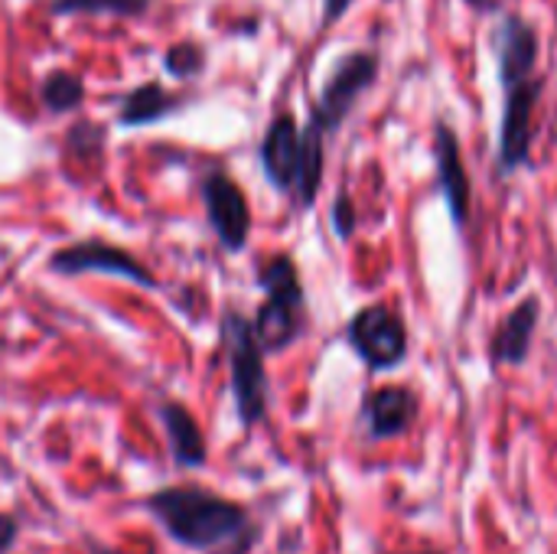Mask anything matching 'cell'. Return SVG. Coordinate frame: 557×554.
<instances>
[{
  "instance_id": "obj_1",
  "label": "cell",
  "mask_w": 557,
  "mask_h": 554,
  "mask_svg": "<svg viewBox=\"0 0 557 554\" xmlns=\"http://www.w3.org/2000/svg\"><path fill=\"white\" fill-rule=\"evenodd\" d=\"M150 509L189 549H235L248 535L245 509L202 490H163L150 500Z\"/></svg>"
},
{
  "instance_id": "obj_12",
  "label": "cell",
  "mask_w": 557,
  "mask_h": 554,
  "mask_svg": "<svg viewBox=\"0 0 557 554\" xmlns=\"http://www.w3.org/2000/svg\"><path fill=\"white\" fill-rule=\"evenodd\" d=\"M414 415H418V398L401 385L379 389L366 398V428L375 441L405 434L411 428Z\"/></svg>"
},
{
  "instance_id": "obj_4",
  "label": "cell",
  "mask_w": 557,
  "mask_h": 554,
  "mask_svg": "<svg viewBox=\"0 0 557 554\" xmlns=\"http://www.w3.org/2000/svg\"><path fill=\"white\" fill-rule=\"evenodd\" d=\"M379 78V56L375 52H346L326 75L323 82V91L313 104V114L310 121L330 134L336 131L349 111L356 108V101L372 88V82Z\"/></svg>"
},
{
  "instance_id": "obj_21",
  "label": "cell",
  "mask_w": 557,
  "mask_h": 554,
  "mask_svg": "<svg viewBox=\"0 0 557 554\" xmlns=\"http://www.w3.org/2000/svg\"><path fill=\"white\" fill-rule=\"evenodd\" d=\"M13 535H16V526H13V519L0 516V552H7V549H10Z\"/></svg>"
},
{
  "instance_id": "obj_22",
  "label": "cell",
  "mask_w": 557,
  "mask_h": 554,
  "mask_svg": "<svg viewBox=\"0 0 557 554\" xmlns=\"http://www.w3.org/2000/svg\"><path fill=\"white\" fill-rule=\"evenodd\" d=\"M467 3H470L473 10H483V13H490V10H499L506 0H467Z\"/></svg>"
},
{
  "instance_id": "obj_6",
  "label": "cell",
  "mask_w": 557,
  "mask_h": 554,
  "mask_svg": "<svg viewBox=\"0 0 557 554\" xmlns=\"http://www.w3.org/2000/svg\"><path fill=\"white\" fill-rule=\"evenodd\" d=\"M349 346L356 349V356L369 369H375V372L395 369L408 356V330H405V320L395 310L382 307V304L362 307L352 317V323H349Z\"/></svg>"
},
{
  "instance_id": "obj_20",
  "label": "cell",
  "mask_w": 557,
  "mask_h": 554,
  "mask_svg": "<svg viewBox=\"0 0 557 554\" xmlns=\"http://www.w3.org/2000/svg\"><path fill=\"white\" fill-rule=\"evenodd\" d=\"M352 7V0H323V23H336L346 10Z\"/></svg>"
},
{
  "instance_id": "obj_7",
  "label": "cell",
  "mask_w": 557,
  "mask_h": 554,
  "mask_svg": "<svg viewBox=\"0 0 557 554\" xmlns=\"http://www.w3.org/2000/svg\"><path fill=\"white\" fill-rule=\"evenodd\" d=\"M49 268L59 271V274L101 271V274H114V278L144 284V287H157V278L137 258H131L127 251H121L114 245H104V242H78V245H69V248H62V251L52 255Z\"/></svg>"
},
{
  "instance_id": "obj_15",
  "label": "cell",
  "mask_w": 557,
  "mask_h": 554,
  "mask_svg": "<svg viewBox=\"0 0 557 554\" xmlns=\"http://www.w3.org/2000/svg\"><path fill=\"white\" fill-rule=\"evenodd\" d=\"M173 95L163 91L157 82L150 85H140L137 91H131V98L124 101V111H121V124H150L163 114H170L173 108Z\"/></svg>"
},
{
  "instance_id": "obj_19",
  "label": "cell",
  "mask_w": 557,
  "mask_h": 554,
  "mask_svg": "<svg viewBox=\"0 0 557 554\" xmlns=\"http://www.w3.org/2000/svg\"><path fill=\"white\" fill-rule=\"evenodd\" d=\"M333 225H336L339 238H352V232H356V209L346 193H339V199L333 206Z\"/></svg>"
},
{
  "instance_id": "obj_9",
  "label": "cell",
  "mask_w": 557,
  "mask_h": 554,
  "mask_svg": "<svg viewBox=\"0 0 557 554\" xmlns=\"http://www.w3.org/2000/svg\"><path fill=\"white\" fill-rule=\"evenodd\" d=\"M202 196H206L209 222H212L215 235L222 238V245L228 251L245 248L248 232H251V209H248V199L238 189V183H232L225 173H209L202 183Z\"/></svg>"
},
{
  "instance_id": "obj_17",
  "label": "cell",
  "mask_w": 557,
  "mask_h": 554,
  "mask_svg": "<svg viewBox=\"0 0 557 554\" xmlns=\"http://www.w3.org/2000/svg\"><path fill=\"white\" fill-rule=\"evenodd\" d=\"M42 101L52 111H69L82 101V82L69 72H52L42 85Z\"/></svg>"
},
{
  "instance_id": "obj_3",
  "label": "cell",
  "mask_w": 557,
  "mask_h": 554,
  "mask_svg": "<svg viewBox=\"0 0 557 554\" xmlns=\"http://www.w3.org/2000/svg\"><path fill=\"white\" fill-rule=\"evenodd\" d=\"M225 340H228V362H232V389L235 405L245 424H255L264 418L268 408V376L261 359V343L255 336V323H248L238 313L225 317Z\"/></svg>"
},
{
  "instance_id": "obj_18",
  "label": "cell",
  "mask_w": 557,
  "mask_h": 554,
  "mask_svg": "<svg viewBox=\"0 0 557 554\" xmlns=\"http://www.w3.org/2000/svg\"><path fill=\"white\" fill-rule=\"evenodd\" d=\"M166 65H170V72H173V75H180V78L196 75V72L202 69V52H199L196 46H189V42L173 46V49H170V56H166Z\"/></svg>"
},
{
  "instance_id": "obj_10",
  "label": "cell",
  "mask_w": 557,
  "mask_h": 554,
  "mask_svg": "<svg viewBox=\"0 0 557 554\" xmlns=\"http://www.w3.org/2000/svg\"><path fill=\"white\" fill-rule=\"evenodd\" d=\"M261 167L277 189L294 193L297 170H300V127L290 114H277L271 121L261 144Z\"/></svg>"
},
{
  "instance_id": "obj_8",
  "label": "cell",
  "mask_w": 557,
  "mask_h": 554,
  "mask_svg": "<svg viewBox=\"0 0 557 554\" xmlns=\"http://www.w3.org/2000/svg\"><path fill=\"white\" fill-rule=\"evenodd\" d=\"M434 163H437V189L450 209V219L457 229L470 219V173L463 163L460 137L447 121L434 124Z\"/></svg>"
},
{
  "instance_id": "obj_5",
  "label": "cell",
  "mask_w": 557,
  "mask_h": 554,
  "mask_svg": "<svg viewBox=\"0 0 557 554\" xmlns=\"http://www.w3.org/2000/svg\"><path fill=\"white\" fill-rule=\"evenodd\" d=\"M542 75H522L506 78V104H503V124H499V170L512 173L529 163L532 153V124H535V104L542 98Z\"/></svg>"
},
{
  "instance_id": "obj_2",
  "label": "cell",
  "mask_w": 557,
  "mask_h": 554,
  "mask_svg": "<svg viewBox=\"0 0 557 554\" xmlns=\"http://www.w3.org/2000/svg\"><path fill=\"white\" fill-rule=\"evenodd\" d=\"M258 281L268 291V300L258 310L255 336H258L261 349L277 353V349L290 346L300 336V330H304V287H300V274H297L290 258L277 255V258H271V264H264Z\"/></svg>"
},
{
  "instance_id": "obj_11",
  "label": "cell",
  "mask_w": 557,
  "mask_h": 554,
  "mask_svg": "<svg viewBox=\"0 0 557 554\" xmlns=\"http://www.w3.org/2000/svg\"><path fill=\"white\" fill-rule=\"evenodd\" d=\"M542 320V300L539 297H525L519 307H512L506 313V320L499 323L493 343H490V356L496 366H522L532 353V340Z\"/></svg>"
},
{
  "instance_id": "obj_13",
  "label": "cell",
  "mask_w": 557,
  "mask_h": 554,
  "mask_svg": "<svg viewBox=\"0 0 557 554\" xmlns=\"http://www.w3.org/2000/svg\"><path fill=\"white\" fill-rule=\"evenodd\" d=\"M323 131L310 121L300 131V170H297V183L294 193L304 206H310L317 199L320 180H323Z\"/></svg>"
},
{
  "instance_id": "obj_16",
  "label": "cell",
  "mask_w": 557,
  "mask_h": 554,
  "mask_svg": "<svg viewBox=\"0 0 557 554\" xmlns=\"http://www.w3.org/2000/svg\"><path fill=\"white\" fill-rule=\"evenodd\" d=\"M150 0H52V13H114L134 16L144 13Z\"/></svg>"
},
{
  "instance_id": "obj_14",
  "label": "cell",
  "mask_w": 557,
  "mask_h": 554,
  "mask_svg": "<svg viewBox=\"0 0 557 554\" xmlns=\"http://www.w3.org/2000/svg\"><path fill=\"white\" fill-rule=\"evenodd\" d=\"M163 424H166L176 460L186 467H199L206 460V444H202V434H199L196 421L189 418V411H183L180 405H163Z\"/></svg>"
}]
</instances>
